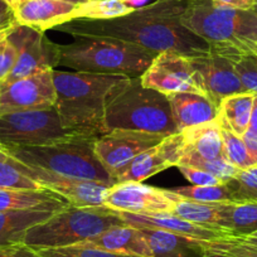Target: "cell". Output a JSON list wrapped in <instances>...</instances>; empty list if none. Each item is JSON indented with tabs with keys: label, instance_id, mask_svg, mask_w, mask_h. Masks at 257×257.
<instances>
[{
	"label": "cell",
	"instance_id": "cell-26",
	"mask_svg": "<svg viewBox=\"0 0 257 257\" xmlns=\"http://www.w3.org/2000/svg\"><path fill=\"white\" fill-rule=\"evenodd\" d=\"M253 100L254 95L246 92L228 96L222 100L217 116L221 126L228 128L238 137H243L251 121Z\"/></svg>",
	"mask_w": 257,
	"mask_h": 257
},
{
	"label": "cell",
	"instance_id": "cell-49",
	"mask_svg": "<svg viewBox=\"0 0 257 257\" xmlns=\"http://www.w3.org/2000/svg\"><path fill=\"white\" fill-rule=\"evenodd\" d=\"M21 2H23V0H21Z\"/></svg>",
	"mask_w": 257,
	"mask_h": 257
},
{
	"label": "cell",
	"instance_id": "cell-48",
	"mask_svg": "<svg viewBox=\"0 0 257 257\" xmlns=\"http://www.w3.org/2000/svg\"><path fill=\"white\" fill-rule=\"evenodd\" d=\"M254 54H256V56H257V48H256V51H254Z\"/></svg>",
	"mask_w": 257,
	"mask_h": 257
},
{
	"label": "cell",
	"instance_id": "cell-4",
	"mask_svg": "<svg viewBox=\"0 0 257 257\" xmlns=\"http://www.w3.org/2000/svg\"><path fill=\"white\" fill-rule=\"evenodd\" d=\"M159 53L110 37L73 36L67 44H58V66L76 72L142 77Z\"/></svg>",
	"mask_w": 257,
	"mask_h": 257
},
{
	"label": "cell",
	"instance_id": "cell-36",
	"mask_svg": "<svg viewBox=\"0 0 257 257\" xmlns=\"http://www.w3.org/2000/svg\"><path fill=\"white\" fill-rule=\"evenodd\" d=\"M241 85L246 93L257 95V56L244 54L232 59Z\"/></svg>",
	"mask_w": 257,
	"mask_h": 257
},
{
	"label": "cell",
	"instance_id": "cell-42",
	"mask_svg": "<svg viewBox=\"0 0 257 257\" xmlns=\"http://www.w3.org/2000/svg\"><path fill=\"white\" fill-rule=\"evenodd\" d=\"M242 139H243L244 144H246L247 152H248L252 163H253V165H257V135L246 132V134L242 137Z\"/></svg>",
	"mask_w": 257,
	"mask_h": 257
},
{
	"label": "cell",
	"instance_id": "cell-7",
	"mask_svg": "<svg viewBox=\"0 0 257 257\" xmlns=\"http://www.w3.org/2000/svg\"><path fill=\"white\" fill-rule=\"evenodd\" d=\"M120 224H125V222L116 211L105 206L75 207L67 204L51 218L28 229L24 244L36 251L73 246Z\"/></svg>",
	"mask_w": 257,
	"mask_h": 257
},
{
	"label": "cell",
	"instance_id": "cell-31",
	"mask_svg": "<svg viewBox=\"0 0 257 257\" xmlns=\"http://www.w3.org/2000/svg\"><path fill=\"white\" fill-rule=\"evenodd\" d=\"M177 196L197 203H228L233 202L226 184L221 185H185L169 189Z\"/></svg>",
	"mask_w": 257,
	"mask_h": 257
},
{
	"label": "cell",
	"instance_id": "cell-38",
	"mask_svg": "<svg viewBox=\"0 0 257 257\" xmlns=\"http://www.w3.org/2000/svg\"><path fill=\"white\" fill-rule=\"evenodd\" d=\"M17 57H18L17 48L6 38L3 43L0 44V83L8 77L14 68Z\"/></svg>",
	"mask_w": 257,
	"mask_h": 257
},
{
	"label": "cell",
	"instance_id": "cell-27",
	"mask_svg": "<svg viewBox=\"0 0 257 257\" xmlns=\"http://www.w3.org/2000/svg\"><path fill=\"white\" fill-rule=\"evenodd\" d=\"M164 192L167 193V196L173 201V208L170 211L172 214L182 219H185V221L190 222V223L206 227V228L223 231L219 227L218 213H217L214 204L197 203V202L188 201V199L182 198V197L174 194L169 189H164Z\"/></svg>",
	"mask_w": 257,
	"mask_h": 257
},
{
	"label": "cell",
	"instance_id": "cell-10",
	"mask_svg": "<svg viewBox=\"0 0 257 257\" xmlns=\"http://www.w3.org/2000/svg\"><path fill=\"white\" fill-rule=\"evenodd\" d=\"M167 137L134 130H111L95 140V153L103 168L116 180L134 158L152 149Z\"/></svg>",
	"mask_w": 257,
	"mask_h": 257
},
{
	"label": "cell",
	"instance_id": "cell-19",
	"mask_svg": "<svg viewBox=\"0 0 257 257\" xmlns=\"http://www.w3.org/2000/svg\"><path fill=\"white\" fill-rule=\"evenodd\" d=\"M82 243L108 252H113V253L150 257L149 244L140 228L126 223L111 227L102 233L97 234L96 237L87 239Z\"/></svg>",
	"mask_w": 257,
	"mask_h": 257
},
{
	"label": "cell",
	"instance_id": "cell-37",
	"mask_svg": "<svg viewBox=\"0 0 257 257\" xmlns=\"http://www.w3.org/2000/svg\"><path fill=\"white\" fill-rule=\"evenodd\" d=\"M179 172L185 177V179L189 180L192 185H221L226 184L218 179L214 175L204 172V170L197 169V168L187 167V165H177Z\"/></svg>",
	"mask_w": 257,
	"mask_h": 257
},
{
	"label": "cell",
	"instance_id": "cell-5",
	"mask_svg": "<svg viewBox=\"0 0 257 257\" xmlns=\"http://www.w3.org/2000/svg\"><path fill=\"white\" fill-rule=\"evenodd\" d=\"M105 128L152 134H178L168 96L147 88L140 77L130 78L111 96L105 111Z\"/></svg>",
	"mask_w": 257,
	"mask_h": 257
},
{
	"label": "cell",
	"instance_id": "cell-44",
	"mask_svg": "<svg viewBox=\"0 0 257 257\" xmlns=\"http://www.w3.org/2000/svg\"><path fill=\"white\" fill-rule=\"evenodd\" d=\"M239 238L243 239V241L246 242V243L252 244V246L257 247V231L253 232V233L248 234V236H246V237H239Z\"/></svg>",
	"mask_w": 257,
	"mask_h": 257
},
{
	"label": "cell",
	"instance_id": "cell-12",
	"mask_svg": "<svg viewBox=\"0 0 257 257\" xmlns=\"http://www.w3.org/2000/svg\"><path fill=\"white\" fill-rule=\"evenodd\" d=\"M142 85L165 96L179 92L201 93L190 58L174 52H162L140 77Z\"/></svg>",
	"mask_w": 257,
	"mask_h": 257
},
{
	"label": "cell",
	"instance_id": "cell-14",
	"mask_svg": "<svg viewBox=\"0 0 257 257\" xmlns=\"http://www.w3.org/2000/svg\"><path fill=\"white\" fill-rule=\"evenodd\" d=\"M190 63L201 93L209 98L217 108L228 96L244 92L233 62L228 57L212 53L190 58Z\"/></svg>",
	"mask_w": 257,
	"mask_h": 257
},
{
	"label": "cell",
	"instance_id": "cell-39",
	"mask_svg": "<svg viewBox=\"0 0 257 257\" xmlns=\"http://www.w3.org/2000/svg\"><path fill=\"white\" fill-rule=\"evenodd\" d=\"M0 257H42L36 249L24 243L0 246Z\"/></svg>",
	"mask_w": 257,
	"mask_h": 257
},
{
	"label": "cell",
	"instance_id": "cell-8",
	"mask_svg": "<svg viewBox=\"0 0 257 257\" xmlns=\"http://www.w3.org/2000/svg\"><path fill=\"white\" fill-rule=\"evenodd\" d=\"M86 135L62 126L54 107L0 115V148H23L53 144Z\"/></svg>",
	"mask_w": 257,
	"mask_h": 257
},
{
	"label": "cell",
	"instance_id": "cell-3",
	"mask_svg": "<svg viewBox=\"0 0 257 257\" xmlns=\"http://www.w3.org/2000/svg\"><path fill=\"white\" fill-rule=\"evenodd\" d=\"M182 24L206 41L214 54L233 59L254 54L257 48V9L242 11L214 0H190Z\"/></svg>",
	"mask_w": 257,
	"mask_h": 257
},
{
	"label": "cell",
	"instance_id": "cell-46",
	"mask_svg": "<svg viewBox=\"0 0 257 257\" xmlns=\"http://www.w3.org/2000/svg\"><path fill=\"white\" fill-rule=\"evenodd\" d=\"M9 29H11V28H9ZM9 29H4V31H0V44L3 43L4 39L7 38V34H8Z\"/></svg>",
	"mask_w": 257,
	"mask_h": 257
},
{
	"label": "cell",
	"instance_id": "cell-35",
	"mask_svg": "<svg viewBox=\"0 0 257 257\" xmlns=\"http://www.w3.org/2000/svg\"><path fill=\"white\" fill-rule=\"evenodd\" d=\"M42 257H137L128 254L113 253L105 249L96 248L88 244L78 243L73 246L59 247V248H46L39 249Z\"/></svg>",
	"mask_w": 257,
	"mask_h": 257
},
{
	"label": "cell",
	"instance_id": "cell-33",
	"mask_svg": "<svg viewBox=\"0 0 257 257\" xmlns=\"http://www.w3.org/2000/svg\"><path fill=\"white\" fill-rule=\"evenodd\" d=\"M177 165H187V167L204 170V172L221 179L223 183H227L229 179H232L239 170L226 159H204L194 152L187 149Z\"/></svg>",
	"mask_w": 257,
	"mask_h": 257
},
{
	"label": "cell",
	"instance_id": "cell-11",
	"mask_svg": "<svg viewBox=\"0 0 257 257\" xmlns=\"http://www.w3.org/2000/svg\"><path fill=\"white\" fill-rule=\"evenodd\" d=\"M53 70H47L6 86H0V115L54 107Z\"/></svg>",
	"mask_w": 257,
	"mask_h": 257
},
{
	"label": "cell",
	"instance_id": "cell-43",
	"mask_svg": "<svg viewBox=\"0 0 257 257\" xmlns=\"http://www.w3.org/2000/svg\"><path fill=\"white\" fill-rule=\"evenodd\" d=\"M247 132L257 135V95L254 96L253 106H252L251 121H249V126H248V130H247Z\"/></svg>",
	"mask_w": 257,
	"mask_h": 257
},
{
	"label": "cell",
	"instance_id": "cell-30",
	"mask_svg": "<svg viewBox=\"0 0 257 257\" xmlns=\"http://www.w3.org/2000/svg\"><path fill=\"white\" fill-rule=\"evenodd\" d=\"M203 257H257V247L246 243L239 237H221V238L202 241Z\"/></svg>",
	"mask_w": 257,
	"mask_h": 257
},
{
	"label": "cell",
	"instance_id": "cell-47",
	"mask_svg": "<svg viewBox=\"0 0 257 257\" xmlns=\"http://www.w3.org/2000/svg\"><path fill=\"white\" fill-rule=\"evenodd\" d=\"M6 2H7V3L11 4V6L13 7V9L17 8V0H6Z\"/></svg>",
	"mask_w": 257,
	"mask_h": 257
},
{
	"label": "cell",
	"instance_id": "cell-34",
	"mask_svg": "<svg viewBox=\"0 0 257 257\" xmlns=\"http://www.w3.org/2000/svg\"><path fill=\"white\" fill-rule=\"evenodd\" d=\"M222 139H223V157L224 159L236 168L247 169L249 167H253L248 152H247L246 144L243 139L238 135L233 134L231 130L221 126Z\"/></svg>",
	"mask_w": 257,
	"mask_h": 257
},
{
	"label": "cell",
	"instance_id": "cell-22",
	"mask_svg": "<svg viewBox=\"0 0 257 257\" xmlns=\"http://www.w3.org/2000/svg\"><path fill=\"white\" fill-rule=\"evenodd\" d=\"M67 204L61 197L47 189H0V212L26 209L61 211Z\"/></svg>",
	"mask_w": 257,
	"mask_h": 257
},
{
	"label": "cell",
	"instance_id": "cell-45",
	"mask_svg": "<svg viewBox=\"0 0 257 257\" xmlns=\"http://www.w3.org/2000/svg\"><path fill=\"white\" fill-rule=\"evenodd\" d=\"M61 2H66V3H71V4H76V6H78V4L86 3V2H88V0H61Z\"/></svg>",
	"mask_w": 257,
	"mask_h": 257
},
{
	"label": "cell",
	"instance_id": "cell-13",
	"mask_svg": "<svg viewBox=\"0 0 257 257\" xmlns=\"http://www.w3.org/2000/svg\"><path fill=\"white\" fill-rule=\"evenodd\" d=\"M21 163V168L26 175L38 183L43 189L61 197L63 201L75 207H97L103 206L106 194L110 187L92 180L76 179L56 174L41 168L29 167Z\"/></svg>",
	"mask_w": 257,
	"mask_h": 257
},
{
	"label": "cell",
	"instance_id": "cell-24",
	"mask_svg": "<svg viewBox=\"0 0 257 257\" xmlns=\"http://www.w3.org/2000/svg\"><path fill=\"white\" fill-rule=\"evenodd\" d=\"M185 149L194 152L204 159H224L223 139L218 118L201 125L184 128Z\"/></svg>",
	"mask_w": 257,
	"mask_h": 257
},
{
	"label": "cell",
	"instance_id": "cell-1",
	"mask_svg": "<svg viewBox=\"0 0 257 257\" xmlns=\"http://www.w3.org/2000/svg\"><path fill=\"white\" fill-rule=\"evenodd\" d=\"M190 0H155L132 13L106 21H73L54 28L71 36H96L121 39L149 51L174 52L194 58L212 54L201 37L185 28L182 16Z\"/></svg>",
	"mask_w": 257,
	"mask_h": 257
},
{
	"label": "cell",
	"instance_id": "cell-41",
	"mask_svg": "<svg viewBox=\"0 0 257 257\" xmlns=\"http://www.w3.org/2000/svg\"><path fill=\"white\" fill-rule=\"evenodd\" d=\"M217 3L231 8L242 9V11H252L257 9V0H214Z\"/></svg>",
	"mask_w": 257,
	"mask_h": 257
},
{
	"label": "cell",
	"instance_id": "cell-2",
	"mask_svg": "<svg viewBox=\"0 0 257 257\" xmlns=\"http://www.w3.org/2000/svg\"><path fill=\"white\" fill-rule=\"evenodd\" d=\"M132 77L53 70L54 108L62 126L76 134L100 138L107 134L105 111L112 93Z\"/></svg>",
	"mask_w": 257,
	"mask_h": 257
},
{
	"label": "cell",
	"instance_id": "cell-6",
	"mask_svg": "<svg viewBox=\"0 0 257 257\" xmlns=\"http://www.w3.org/2000/svg\"><path fill=\"white\" fill-rule=\"evenodd\" d=\"M93 137H78L53 144L23 148H0L29 167L41 168L76 179L92 180L112 187L116 180L103 168L95 153Z\"/></svg>",
	"mask_w": 257,
	"mask_h": 257
},
{
	"label": "cell",
	"instance_id": "cell-25",
	"mask_svg": "<svg viewBox=\"0 0 257 257\" xmlns=\"http://www.w3.org/2000/svg\"><path fill=\"white\" fill-rule=\"evenodd\" d=\"M218 213L219 227L232 237H246L257 231V204L213 203Z\"/></svg>",
	"mask_w": 257,
	"mask_h": 257
},
{
	"label": "cell",
	"instance_id": "cell-21",
	"mask_svg": "<svg viewBox=\"0 0 257 257\" xmlns=\"http://www.w3.org/2000/svg\"><path fill=\"white\" fill-rule=\"evenodd\" d=\"M147 238L150 257H203V239L192 238L162 229L138 227Z\"/></svg>",
	"mask_w": 257,
	"mask_h": 257
},
{
	"label": "cell",
	"instance_id": "cell-17",
	"mask_svg": "<svg viewBox=\"0 0 257 257\" xmlns=\"http://www.w3.org/2000/svg\"><path fill=\"white\" fill-rule=\"evenodd\" d=\"M126 224L134 227H144V228L162 229V231L172 232V233L182 234V236L192 237V238L209 239L228 237L227 232L218 229L206 228L198 224L190 223L185 219L174 216L170 212H159V213H128V212L116 211Z\"/></svg>",
	"mask_w": 257,
	"mask_h": 257
},
{
	"label": "cell",
	"instance_id": "cell-15",
	"mask_svg": "<svg viewBox=\"0 0 257 257\" xmlns=\"http://www.w3.org/2000/svg\"><path fill=\"white\" fill-rule=\"evenodd\" d=\"M103 206L128 213H159L172 211L173 201L164 189L143 183L123 182L110 187Z\"/></svg>",
	"mask_w": 257,
	"mask_h": 257
},
{
	"label": "cell",
	"instance_id": "cell-40",
	"mask_svg": "<svg viewBox=\"0 0 257 257\" xmlns=\"http://www.w3.org/2000/svg\"><path fill=\"white\" fill-rule=\"evenodd\" d=\"M17 24L16 12L6 0H0V31L9 29Z\"/></svg>",
	"mask_w": 257,
	"mask_h": 257
},
{
	"label": "cell",
	"instance_id": "cell-18",
	"mask_svg": "<svg viewBox=\"0 0 257 257\" xmlns=\"http://www.w3.org/2000/svg\"><path fill=\"white\" fill-rule=\"evenodd\" d=\"M76 7L61 0H23L14 12L17 23L44 33L71 22Z\"/></svg>",
	"mask_w": 257,
	"mask_h": 257
},
{
	"label": "cell",
	"instance_id": "cell-16",
	"mask_svg": "<svg viewBox=\"0 0 257 257\" xmlns=\"http://www.w3.org/2000/svg\"><path fill=\"white\" fill-rule=\"evenodd\" d=\"M184 153L185 142L182 133L168 135L162 143L134 158L116 178V182L142 183L170 167H177Z\"/></svg>",
	"mask_w": 257,
	"mask_h": 257
},
{
	"label": "cell",
	"instance_id": "cell-9",
	"mask_svg": "<svg viewBox=\"0 0 257 257\" xmlns=\"http://www.w3.org/2000/svg\"><path fill=\"white\" fill-rule=\"evenodd\" d=\"M7 39L17 48L18 57L14 68L0 86L58 66V44L49 41L43 32L17 23L9 29Z\"/></svg>",
	"mask_w": 257,
	"mask_h": 257
},
{
	"label": "cell",
	"instance_id": "cell-32",
	"mask_svg": "<svg viewBox=\"0 0 257 257\" xmlns=\"http://www.w3.org/2000/svg\"><path fill=\"white\" fill-rule=\"evenodd\" d=\"M226 185L233 202L257 204V165L238 170Z\"/></svg>",
	"mask_w": 257,
	"mask_h": 257
},
{
	"label": "cell",
	"instance_id": "cell-28",
	"mask_svg": "<svg viewBox=\"0 0 257 257\" xmlns=\"http://www.w3.org/2000/svg\"><path fill=\"white\" fill-rule=\"evenodd\" d=\"M137 7L126 0H88L78 4L72 13L73 21H106L132 13Z\"/></svg>",
	"mask_w": 257,
	"mask_h": 257
},
{
	"label": "cell",
	"instance_id": "cell-23",
	"mask_svg": "<svg viewBox=\"0 0 257 257\" xmlns=\"http://www.w3.org/2000/svg\"><path fill=\"white\" fill-rule=\"evenodd\" d=\"M58 211L26 209V211L0 212V246L24 243L32 227L51 218Z\"/></svg>",
	"mask_w": 257,
	"mask_h": 257
},
{
	"label": "cell",
	"instance_id": "cell-29",
	"mask_svg": "<svg viewBox=\"0 0 257 257\" xmlns=\"http://www.w3.org/2000/svg\"><path fill=\"white\" fill-rule=\"evenodd\" d=\"M0 189L39 190L43 188L24 174L19 160L0 150Z\"/></svg>",
	"mask_w": 257,
	"mask_h": 257
},
{
	"label": "cell",
	"instance_id": "cell-20",
	"mask_svg": "<svg viewBox=\"0 0 257 257\" xmlns=\"http://www.w3.org/2000/svg\"><path fill=\"white\" fill-rule=\"evenodd\" d=\"M178 130L216 120L218 108L202 93L179 92L168 96Z\"/></svg>",
	"mask_w": 257,
	"mask_h": 257
}]
</instances>
